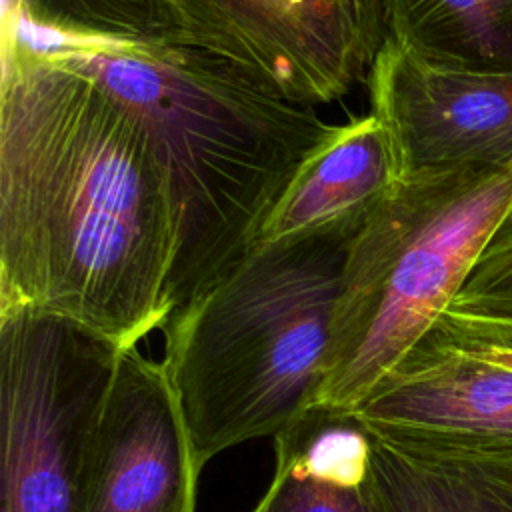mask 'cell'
I'll list each match as a JSON object with an SVG mask.
<instances>
[{"label":"cell","mask_w":512,"mask_h":512,"mask_svg":"<svg viewBox=\"0 0 512 512\" xmlns=\"http://www.w3.org/2000/svg\"><path fill=\"white\" fill-rule=\"evenodd\" d=\"M174 256L168 176L140 118L4 36L0 312H48L138 346L168 316Z\"/></svg>","instance_id":"1"},{"label":"cell","mask_w":512,"mask_h":512,"mask_svg":"<svg viewBox=\"0 0 512 512\" xmlns=\"http://www.w3.org/2000/svg\"><path fill=\"white\" fill-rule=\"evenodd\" d=\"M32 48L94 78L148 130L176 218L168 316L242 262L298 166L338 126L194 46L48 38Z\"/></svg>","instance_id":"2"},{"label":"cell","mask_w":512,"mask_h":512,"mask_svg":"<svg viewBox=\"0 0 512 512\" xmlns=\"http://www.w3.org/2000/svg\"><path fill=\"white\" fill-rule=\"evenodd\" d=\"M352 240L256 244L162 324V364L198 468L274 438L316 402Z\"/></svg>","instance_id":"3"},{"label":"cell","mask_w":512,"mask_h":512,"mask_svg":"<svg viewBox=\"0 0 512 512\" xmlns=\"http://www.w3.org/2000/svg\"><path fill=\"white\" fill-rule=\"evenodd\" d=\"M512 202V170H424L350 242L314 404L356 410L460 292Z\"/></svg>","instance_id":"4"},{"label":"cell","mask_w":512,"mask_h":512,"mask_svg":"<svg viewBox=\"0 0 512 512\" xmlns=\"http://www.w3.org/2000/svg\"><path fill=\"white\" fill-rule=\"evenodd\" d=\"M122 350L64 316L0 312V512H80Z\"/></svg>","instance_id":"5"},{"label":"cell","mask_w":512,"mask_h":512,"mask_svg":"<svg viewBox=\"0 0 512 512\" xmlns=\"http://www.w3.org/2000/svg\"><path fill=\"white\" fill-rule=\"evenodd\" d=\"M168 42L216 54L270 92L328 104L368 80L388 40L384 0H158Z\"/></svg>","instance_id":"6"},{"label":"cell","mask_w":512,"mask_h":512,"mask_svg":"<svg viewBox=\"0 0 512 512\" xmlns=\"http://www.w3.org/2000/svg\"><path fill=\"white\" fill-rule=\"evenodd\" d=\"M354 412L390 438L512 450V322L446 308Z\"/></svg>","instance_id":"7"},{"label":"cell","mask_w":512,"mask_h":512,"mask_svg":"<svg viewBox=\"0 0 512 512\" xmlns=\"http://www.w3.org/2000/svg\"><path fill=\"white\" fill-rule=\"evenodd\" d=\"M200 472L162 360L124 348L94 430L80 512H194Z\"/></svg>","instance_id":"8"},{"label":"cell","mask_w":512,"mask_h":512,"mask_svg":"<svg viewBox=\"0 0 512 512\" xmlns=\"http://www.w3.org/2000/svg\"><path fill=\"white\" fill-rule=\"evenodd\" d=\"M368 86L406 174L512 170V72L436 68L386 40Z\"/></svg>","instance_id":"9"},{"label":"cell","mask_w":512,"mask_h":512,"mask_svg":"<svg viewBox=\"0 0 512 512\" xmlns=\"http://www.w3.org/2000/svg\"><path fill=\"white\" fill-rule=\"evenodd\" d=\"M404 176L396 142L374 112L338 124L298 166L256 244L320 236L354 240Z\"/></svg>","instance_id":"10"},{"label":"cell","mask_w":512,"mask_h":512,"mask_svg":"<svg viewBox=\"0 0 512 512\" xmlns=\"http://www.w3.org/2000/svg\"><path fill=\"white\" fill-rule=\"evenodd\" d=\"M272 440L274 472L252 512H380L372 438L356 412L312 404Z\"/></svg>","instance_id":"11"},{"label":"cell","mask_w":512,"mask_h":512,"mask_svg":"<svg viewBox=\"0 0 512 512\" xmlns=\"http://www.w3.org/2000/svg\"><path fill=\"white\" fill-rule=\"evenodd\" d=\"M370 438L380 512H512V450Z\"/></svg>","instance_id":"12"},{"label":"cell","mask_w":512,"mask_h":512,"mask_svg":"<svg viewBox=\"0 0 512 512\" xmlns=\"http://www.w3.org/2000/svg\"><path fill=\"white\" fill-rule=\"evenodd\" d=\"M388 40L446 70L512 72V0H384Z\"/></svg>","instance_id":"13"},{"label":"cell","mask_w":512,"mask_h":512,"mask_svg":"<svg viewBox=\"0 0 512 512\" xmlns=\"http://www.w3.org/2000/svg\"><path fill=\"white\" fill-rule=\"evenodd\" d=\"M4 36L168 42L158 0H4Z\"/></svg>","instance_id":"14"},{"label":"cell","mask_w":512,"mask_h":512,"mask_svg":"<svg viewBox=\"0 0 512 512\" xmlns=\"http://www.w3.org/2000/svg\"><path fill=\"white\" fill-rule=\"evenodd\" d=\"M448 310L512 322V202Z\"/></svg>","instance_id":"15"}]
</instances>
